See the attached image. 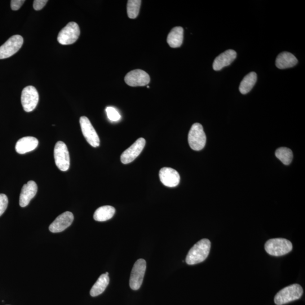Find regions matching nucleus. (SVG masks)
Returning a JSON list of instances; mask_svg holds the SVG:
<instances>
[{
    "label": "nucleus",
    "instance_id": "obj_10",
    "mask_svg": "<svg viewBox=\"0 0 305 305\" xmlns=\"http://www.w3.org/2000/svg\"><path fill=\"white\" fill-rule=\"evenodd\" d=\"M80 124L83 135L87 142L93 147H99L100 143L99 137L89 119L85 116L82 117L80 118Z\"/></svg>",
    "mask_w": 305,
    "mask_h": 305
},
{
    "label": "nucleus",
    "instance_id": "obj_13",
    "mask_svg": "<svg viewBox=\"0 0 305 305\" xmlns=\"http://www.w3.org/2000/svg\"><path fill=\"white\" fill-rule=\"evenodd\" d=\"M73 220V214L70 211L65 212L54 220V222L50 225L49 229L52 233L63 232L72 225Z\"/></svg>",
    "mask_w": 305,
    "mask_h": 305
},
{
    "label": "nucleus",
    "instance_id": "obj_17",
    "mask_svg": "<svg viewBox=\"0 0 305 305\" xmlns=\"http://www.w3.org/2000/svg\"><path fill=\"white\" fill-rule=\"evenodd\" d=\"M38 145L39 141L34 137H24L17 141L16 150L18 153L24 154L33 151Z\"/></svg>",
    "mask_w": 305,
    "mask_h": 305
},
{
    "label": "nucleus",
    "instance_id": "obj_29",
    "mask_svg": "<svg viewBox=\"0 0 305 305\" xmlns=\"http://www.w3.org/2000/svg\"><path fill=\"white\" fill-rule=\"evenodd\" d=\"M105 274L106 275H109V272H106Z\"/></svg>",
    "mask_w": 305,
    "mask_h": 305
},
{
    "label": "nucleus",
    "instance_id": "obj_28",
    "mask_svg": "<svg viewBox=\"0 0 305 305\" xmlns=\"http://www.w3.org/2000/svg\"><path fill=\"white\" fill-rule=\"evenodd\" d=\"M25 2L24 0H12L11 2L12 10L15 11L19 10Z\"/></svg>",
    "mask_w": 305,
    "mask_h": 305
},
{
    "label": "nucleus",
    "instance_id": "obj_6",
    "mask_svg": "<svg viewBox=\"0 0 305 305\" xmlns=\"http://www.w3.org/2000/svg\"><path fill=\"white\" fill-rule=\"evenodd\" d=\"M54 157L56 165L62 171H68L70 167V154L67 146L63 142L59 141L55 145Z\"/></svg>",
    "mask_w": 305,
    "mask_h": 305
},
{
    "label": "nucleus",
    "instance_id": "obj_12",
    "mask_svg": "<svg viewBox=\"0 0 305 305\" xmlns=\"http://www.w3.org/2000/svg\"><path fill=\"white\" fill-rule=\"evenodd\" d=\"M146 144L144 138H139L130 147L124 152L121 156V162L123 164H128L133 162L143 151Z\"/></svg>",
    "mask_w": 305,
    "mask_h": 305
},
{
    "label": "nucleus",
    "instance_id": "obj_22",
    "mask_svg": "<svg viewBox=\"0 0 305 305\" xmlns=\"http://www.w3.org/2000/svg\"><path fill=\"white\" fill-rule=\"evenodd\" d=\"M257 80V74L254 72H251L246 75L242 79L239 87V91L243 95L247 94L253 88Z\"/></svg>",
    "mask_w": 305,
    "mask_h": 305
},
{
    "label": "nucleus",
    "instance_id": "obj_11",
    "mask_svg": "<svg viewBox=\"0 0 305 305\" xmlns=\"http://www.w3.org/2000/svg\"><path fill=\"white\" fill-rule=\"evenodd\" d=\"M125 81L131 87H143L148 85L150 78L144 70L136 69L132 70L126 75Z\"/></svg>",
    "mask_w": 305,
    "mask_h": 305
},
{
    "label": "nucleus",
    "instance_id": "obj_14",
    "mask_svg": "<svg viewBox=\"0 0 305 305\" xmlns=\"http://www.w3.org/2000/svg\"><path fill=\"white\" fill-rule=\"evenodd\" d=\"M162 183L167 187H175L180 183L178 172L170 167H163L159 173Z\"/></svg>",
    "mask_w": 305,
    "mask_h": 305
},
{
    "label": "nucleus",
    "instance_id": "obj_3",
    "mask_svg": "<svg viewBox=\"0 0 305 305\" xmlns=\"http://www.w3.org/2000/svg\"><path fill=\"white\" fill-rule=\"evenodd\" d=\"M265 250L269 255L279 257L288 254L292 250L291 242L285 238H277L269 240L265 244Z\"/></svg>",
    "mask_w": 305,
    "mask_h": 305
},
{
    "label": "nucleus",
    "instance_id": "obj_27",
    "mask_svg": "<svg viewBox=\"0 0 305 305\" xmlns=\"http://www.w3.org/2000/svg\"><path fill=\"white\" fill-rule=\"evenodd\" d=\"M47 3V0H35L33 4L34 9L35 11H41L46 6Z\"/></svg>",
    "mask_w": 305,
    "mask_h": 305
},
{
    "label": "nucleus",
    "instance_id": "obj_9",
    "mask_svg": "<svg viewBox=\"0 0 305 305\" xmlns=\"http://www.w3.org/2000/svg\"><path fill=\"white\" fill-rule=\"evenodd\" d=\"M147 268V263L143 259H139L135 262L132 269L130 278V286L132 290H138L142 285Z\"/></svg>",
    "mask_w": 305,
    "mask_h": 305
},
{
    "label": "nucleus",
    "instance_id": "obj_15",
    "mask_svg": "<svg viewBox=\"0 0 305 305\" xmlns=\"http://www.w3.org/2000/svg\"><path fill=\"white\" fill-rule=\"evenodd\" d=\"M38 186L34 181L29 182L24 185L20 197V205L22 207L27 206L31 200L36 195Z\"/></svg>",
    "mask_w": 305,
    "mask_h": 305
},
{
    "label": "nucleus",
    "instance_id": "obj_20",
    "mask_svg": "<svg viewBox=\"0 0 305 305\" xmlns=\"http://www.w3.org/2000/svg\"><path fill=\"white\" fill-rule=\"evenodd\" d=\"M116 209L111 206H104L99 207L95 212L94 218L98 222H105L113 217Z\"/></svg>",
    "mask_w": 305,
    "mask_h": 305
},
{
    "label": "nucleus",
    "instance_id": "obj_1",
    "mask_svg": "<svg viewBox=\"0 0 305 305\" xmlns=\"http://www.w3.org/2000/svg\"><path fill=\"white\" fill-rule=\"evenodd\" d=\"M211 247V242L208 239L203 238L194 245L188 252L185 261L188 264L200 263L208 257Z\"/></svg>",
    "mask_w": 305,
    "mask_h": 305
},
{
    "label": "nucleus",
    "instance_id": "obj_4",
    "mask_svg": "<svg viewBox=\"0 0 305 305\" xmlns=\"http://www.w3.org/2000/svg\"><path fill=\"white\" fill-rule=\"evenodd\" d=\"M206 137L203 127L200 123H194L188 134V143L193 150L199 151L205 147Z\"/></svg>",
    "mask_w": 305,
    "mask_h": 305
},
{
    "label": "nucleus",
    "instance_id": "obj_24",
    "mask_svg": "<svg viewBox=\"0 0 305 305\" xmlns=\"http://www.w3.org/2000/svg\"><path fill=\"white\" fill-rule=\"evenodd\" d=\"M140 0H129L127 3V11L128 17L131 19H135L139 14L141 4Z\"/></svg>",
    "mask_w": 305,
    "mask_h": 305
},
{
    "label": "nucleus",
    "instance_id": "obj_23",
    "mask_svg": "<svg viewBox=\"0 0 305 305\" xmlns=\"http://www.w3.org/2000/svg\"><path fill=\"white\" fill-rule=\"evenodd\" d=\"M276 157L283 164L289 165L293 160V153L291 150L285 147H281L277 149L275 152Z\"/></svg>",
    "mask_w": 305,
    "mask_h": 305
},
{
    "label": "nucleus",
    "instance_id": "obj_18",
    "mask_svg": "<svg viewBox=\"0 0 305 305\" xmlns=\"http://www.w3.org/2000/svg\"><path fill=\"white\" fill-rule=\"evenodd\" d=\"M298 63L295 57L289 52L281 53L277 57L276 66L278 69H284L294 67Z\"/></svg>",
    "mask_w": 305,
    "mask_h": 305
},
{
    "label": "nucleus",
    "instance_id": "obj_26",
    "mask_svg": "<svg viewBox=\"0 0 305 305\" xmlns=\"http://www.w3.org/2000/svg\"><path fill=\"white\" fill-rule=\"evenodd\" d=\"M8 205V198L5 194H0V216L7 209Z\"/></svg>",
    "mask_w": 305,
    "mask_h": 305
},
{
    "label": "nucleus",
    "instance_id": "obj_7",
    "mask_svg": "<svg viewBox=\"0 0 305 305\" xmlns=\"http://www.w3.org/2000/svg\"><path fill=\"white\" fill-rule=\"evenodd\" d=\"M39 101V95L36 88L28 86L22 92L21 103L26 112H31L36 108Z\"/></svg>",
    "mask_w": 305,
    "mask_h": 305
},
{
    "label": "nucleus",
    "instance_id": "obj_16",
    "mask_svg": "<svg viewBox=\"0 0 305 305\" xmlns=\"http://www.w3.org/2000/svg\"><path fill=\"white\" fill-rule=\"evenodd\" d=\"M237 54L235 51L229 50L225 51L215 59L213 65L215 71H219L224 67L231 65L236 58Z\"/></svg>",
    "mask_w": 305,
    "mask_h": 305
},
{
    "label": "nucleus",
    "instance_id": "obj_21",
    "mask_svg": "<svg viewBox=\"0 0 305 305\" xmlns=\"http://www.w3.org/2000/svg\"><path fill=\"white\" fill-rule=\"evenodd\" d=\"M109 277L106 274H102L97 280L96 283L92 286L90 294L92 297H96L104 292L109 283Z\"/></svg>",
    "mask_w": 305,
    "mask_h": 305
},
{
    "label": "nucleus",
    "instance_id": "obj_25",
    "mask_svg": "<svg viewBox=\"0 0 305 305\" xmlns=\"http://www.w3.org/2000/svg\"><path fill=\"white\" fill-rule=\"evenodd\" d=\"M108 118L110 121L112 122H117L120 120L121 118V114L118 112V110L112 107H107L106 109Z\"/></svg>",
    "mask_w": 305,
    "mask_h": 305
},
{
    "label": "nucleus",
    "instance_id": "obj_19",
    "mask_svg": "<svg viewBox=\"0 0 305 305\" xmlns=\"http://www.w3.org/2000/svg\"><path fill=\"white\" fill-rule=\"evenodd\" d=\"M184 38V29L182 27L172 29L168 35L167 42L169 46L176 48L182 45Z\"/></svg>",
    "mask_w": 305,
    "mask_h": 305
},
{
    "label": "nucleus",
    "instance_id": "obj_8",
    "mask_svg": "<svg viewBox=\"0 0 305 305\" xmlns=\"http://www.w3.org/2000/svg\"><path fill=\"white\" fill-rule=\"evenodd\" d=\"M24 44L21 35H14L0 47V60L10 58L19 51Z\"/></svg>",
    "mask_w": 305,
    "mask_h": 305
},
{
    "label": "nucleus",
    "instance_id": "obj_2",
    "mask_svg": "<svg viewBox=\"0 0 305 305\" xmlns=\"http://www.w3.org/2000/svg\"><path fill=\"white\" fill-rule=\"evenodd\" d=\"M303 292L301 286L297 284L290 285L278 291L274 301L277 305H283L299 299Z\"/></svg>",
    "mask_w": 305,
    "mask_h": 305
},
{
    "label": "nucleus",
    "instance_id": "obj_5",
    "mask_svg": "<svg viewBox=\"0 0 305 305\" xmlns=\"http://www.w3.org/2000/svg\"><path fill=\"white\" fill-rule=\"evenodd\" d=\"M81 31L75 22H70L59 33L57 41L62 45H70L77 41L80 36Z\"/></svg>",
    "mask_w": 305,
    "mask_h": 305
}]
</instances>
